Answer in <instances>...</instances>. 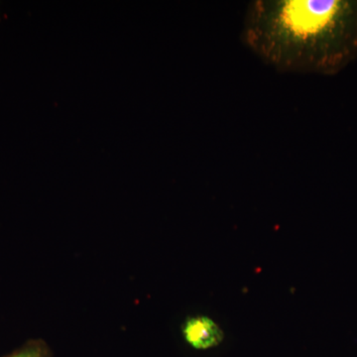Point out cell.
<instances>
[{
  "mask_svg": "<svg viewBox=\"0 0 357 357\" xmlns=\"http://www.w3.org/2000/svg\"><path fill=\"white\" fill-rule=\"evenodd\" d=\"M3 357H54L50 345L43 338H30Z\"/></svg>",
  "mask_w": 357,
  "mask_h": 357,
  "instance_id": "3",
  "label": "cell"
},
{
  "mask_svg": "<svg viewBox=\"0 0 357 357\" xmlns=\"http://www.w3.org/2000/svg\"><path fill=\"white\" fill-rule=\"evenodd\" d=\"M241 39L278 72L335 76L357 59V0H252Z\"/></svg>",
  "mask_w": 357,
  "mask_h": 357,
  "instance_id": "1",
  "label": "cell"
},
{
  "mask_svg": "<svg viewBox=\"0 0 357 357\" xmlns=\"http://www.w3.org/2000/svg\"><path fill=\"white\" fill-rule=\"evenodd\" d=\"M183 338L196 351H208L222 344L223 332L213 319L206 316L188 317L181 328Z\"/></svg>",
  "mask_w": 357,
  "mask_h": 357,
  "instance_id": "2",
  "label": "cell"
}]
</instances>
